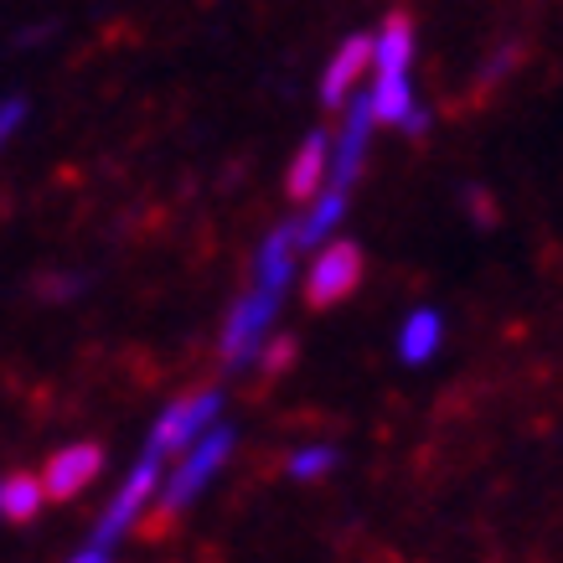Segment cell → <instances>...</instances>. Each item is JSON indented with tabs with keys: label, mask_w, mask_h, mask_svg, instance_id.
<instances>
[{
	"label": "cell",
	"mask_w": 563,
	"mask_h": 563,
	"mask_svg": "<svg viewBox=\"0 0 563 563\" xmlns=\"http://www.w3.org/2000/svg\"><path fill=\"white\" fill-rule=\"evenodd\" d=\"M233 440H239V434H233V424H212L202 440H197L187 455L176 461L172 476L161 481V496H155V501H161L166 512H181L191 496L207 492V481H212L222 465H228V455H233Z\"/></svg>",
	"instance_id": "1"
},
{
	"label": "cell",
	"mask_w": 563,
	"mask_h": 563,
	"mask_svg": "<svg viewBox=\"0 0 563 563\" xmlns=\"http://www.w3.org/2000/svg\"><path fill=\"white\" fill-rule=\"evenodd\" d=\"M218 409H222V393L207 388V393H191V398H181V404H172V409L155 419L151 440H145V455H155V461H172V455H187L191 444L202 440L207 429L218 424Z\"/></svg>",
	"instance_id": "2"
},
{
	"label": "cell",
	"mask_w": 563,
	"mask_h": 563,
	"mask_svg": "<svg viewBox=\"0 0 563 563\" xmlns=\"http://www.w3.org/2000/svg\"><path fill=\"white\" fill-rule=\"evenodd\" d=\"M161 465H166V461H155V455H140V465L130 471V476H124V486L114 492V501L103 507L99 528H93V538H88V543H93V548H114L124 532L135 528L140 512H145L155 496H161V481H166V476H161Z\"/></svg>",
	"instance_id": "3"
},
{
	"label": "cell",
	"mask_w": 563,
	"mask_h": 563,
	"mask_svg": "<svg viewBox=\"0 0 563 563\" xmlns=\"http://www.w3.org/2000/svg\"><path fill=\"white\" fill-rule=\"evenodd\" d=\"M279 300L285 295H274V290H249L233 306V316H228V325H222V362L228 367H249V362L264 352V342H269V325L274 316H279Z\"/></svg>",
	"instance_id": "4"
},
{
	"label": "cell",
	"mask_w": 563,
	"mask_h": 563,
	"mask_svg": "<svg viewBox=\"0 0 563 563\" xmlns=\"http://www.w3.org/2000/svg\"><path fill=\"white\" fill-rule=\"evenodd\" d=\"M357 279H362V249L352 239H325L306 274V300L316 310L342 306L346 295L357 290Z\"/></svg>",
	"instance_id": "5"
},
{
	"label": "cell",
	"mask_w": 563,
	"mask_h": 563,
	"mask_svg": "<svg viewBox=\"0 0 563 563\" xmlns=\"http://www.w3.org/2000/svg\"><path fill=\"white\" fill-rule=\"evenodd\" d=\"M367 73H373V36L357 32V36H346L342 47H336V57L325 63L321 103H325V109H342V103H352Z\"/></svg>",
	"instance_id": "6"
},
{
	"label": "cell",
	"mask_w": 563,
	"mask_h": 563,
	"mask_svg": "<svg viewBox=\"0 0 563 563\" xmlns=\"http://www.w3.org/2000/svg\"><path fill=\"white\" fill-rule=\"evenodd\" d=\"M103 471V450L99 444H68V450H57L42 471V486H47V501H68L88 486V481Z\"/></svg>",
	"instance_id": "7"
},
{
	"label": "cell",
	"mask_w": 563,
	"mask_h": 563,
	"mask_svg": "<svg viewBox=\"0 0 563 563\" xmlns=\"http://www.w3.org/2000/svg\"><path fill=\"white\" fill-rule=\"evenodd\" d=\"M325 176H331V140L325 135H310L290 161V176H285V197L295 207H310L316 197L325 191Z\"/></svg>",
	"instance_id": "8"
},
{
	"label": "cell",
	"mask_w": 563,
	"mask_h": 563,
	"mask_svg": "<svg viewBox=\"0 0 563 563\" xmlns=\"http://www.w3.org/2000/svg\"><path fill=\"white\" fill-rule=\"evenodd\" d=\"M295 258H300V239H295V222H285V228H274L269 239H264V249H258L254 285L258 290L285 295L295 285Z\"/></svg>",
	"instance_id": "9"
},
{
	"label": "cell",
	"mask_w": 563,
	"mask_h": 563,
	"mask_svg": "<svg viewBox=\"0 0 563 563\" xmlns=\"http://www.w3.org/2000/svg\"><path fill=\"white\" fill-rule=\"evenodd\" d=\"M42 507H47V486H42V476L16 471V476L0 481V517H5V522L26 528V522H36V512H42Z\"/></svg>",
	"instance_id": "10"
},
{
	"label": "cell",
	"mask_w": 563,
	"mask_h": 563,
	"mask_svg": "<svg viewBox=\"0 0 563 563\" xmlns=\"http://www.w3.org/2000/svg\"><path fill=\"white\" fill-rule=\"evenodd\" d=\"M444 342V321L434 316V310H413L409 321H404V331H398V357L404 362H429L434 352H440Z\"/></svg>",
	"instance_id": "11"
},
{
	"label": "cell",
	"mask_w": 563,
	"mask_h": 563,
	"mask_svg": "<svg viewBox=\"0 0 563 563\" xmlns=\"http://www.w3.org/2000/svg\"><path fill=\"white\" fill-rule=\"evenodd\" d=\"M26 114H32V103H26V99H16V93H11V99H0V151L21 135Z\"/></svg>",
	"instance_id": "12"
},
{
	"label": "cell",
	"mask_w": 563,
	"mask_h": 563,
	"mask_svg": "<svg viewBox=\"0 0 563 563\" xmlns=\"http://www.w3.org/2000/svg\"><path fill=\"white\" fill-rule=\"evenodd\" d=\"M325 465H331V450H306V455H295V461H290V476H300V481L321 476Z\"/></svg>",
	"instance_id": "13"
},
{
	"label": "cell",
	"mask_w": 563,
	"mask_h": 563,
	"mask_svg": "<svg viewBox=\"0 0 563 563\" xmlns=\"http://www.w3.org/2000/svg\"><path fill=\"white\" fill-rule=\"evenodd\" d=\"M258 357H264V367H269V373H279V362L295 357V342H290V336H279V342H264V352H258Z\"/></svg>",
	"instance_id": "14"
},
{
	"label": "cell",
	"mask_w": 563,
	"mask_h": 563,
	"mask_svg": "<svg viewBox=\"0 0 563 563\" xmlns=\"http://www.w3.org/2000/svg\"><path fill=\"white\" fill-rule=\"evenodd\" d=\"M73 563H109V548H78V553H73Z\"/></svg>",
	"instance_id": "15"
}]
</instances>
